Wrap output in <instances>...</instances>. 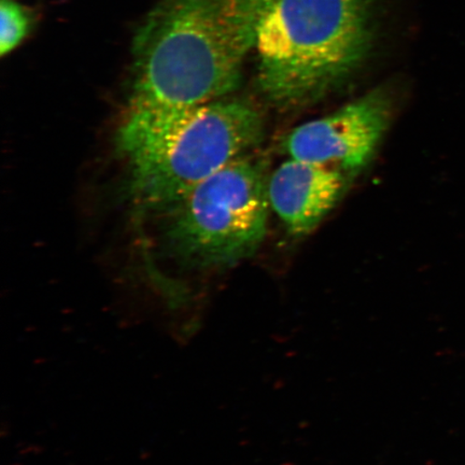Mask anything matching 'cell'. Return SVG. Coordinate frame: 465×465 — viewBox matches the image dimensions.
Listing matches in <instances>:
<instances>
[{"mask_svg": "<svg viewBox=\"0 0 465 465\" xmlns=\"http://www.w3.org/2000/svg\"><path fill=\"white\" fill-rule=\"evenodd\" d=\"M250 154L203 180L165 211L174 258L195 270H220L252 258L269 223V174Z\"/></svg>", "mask_w": 465, "mask_h": 465, "instance_id": "obj_4", "label": "cell"}, {"mask_svg": "<svg viewBox=\"0 0 465 465\" xmlns=\"http://www.w3.org/2000/svg\"><path fill=\"white\" fill-rule=\"evenodd\" d=\"M351 178L334 168L289 158L270 174L271 208L291 235H310L333 211Z\"/></svg>", "mask_w": 465, "mask_h": 465, "instance_id": "obj_6", "label": "cell"}, {"mask_svg": "<svg viewBox=\"0 0 465 465\" xmlns=\"http://www.w3.org/2000/svg\"><path fill=\"white\" fill-rule=\"evenodd\" d=\"M392 113L391 96L377 87L332 114L295 127L282 147L289 158L334 168L352 177L374 158Z\"/></svg>", "mask_w": 465, "mask_h": 465, "instance_id": "obj_5", "label": "cell"}, {"mask_svg": "<svg viewBox=\"0 0 465 465\" xmlns=\"http://www.w3.org/2000/svg\"><path fill=\"white\" fill-rule=\"evenodd\" d=\"M374 43V0H279L261 23L254 49L262 94L291 109L351 79Z\"/></svg>", "mask_w": 465, "mask_h": 465, "instance_id": "obj_3", "label": "cell"}, {"mask_svg": "<svg viewBox=\"0 0 465 465\" xmlns=\"http://www.w3.org/2000/svg\"><path fill=\"white\" fill-rule=\"evenodd\" d=\"M31 19L25 7L15 0L0 2V54H10L26 37Z\"/></svg>", "mask_w": 465, "mask_h": 465, "instance_id": "obj_7", "label": "cell"}, {"mask_svg": "<svg viewBox=\"0 0 465 465\" xmlns=\"http://www.w3.org/2000/svg\"><path fill=\"white\" fill-rule=\"evenodd\" d=\"M266 13L260 0H165L134 43L130 107L178 112L237 89Z\"/></svg>", "mask_w": 465, "mask_h": 465, "instance_id": "obj_1", "label": "cell"}, {"mask_svg": "<svg viewBox=\"0 0 465 465\" xmlns=\"http://www.w3.org/2000/svg\"><path fill=\"white\" fill-rule=\"evenodd\" d=\"M263 115L252 104L219 100L178 112L129 108L116 143L129 166L136 201L165 212L264 137Z\"/></svg>", "mask_w": 465, "mask_h": 465, "instance_id": "obj_2", "label": "cell"}]
</instances>
